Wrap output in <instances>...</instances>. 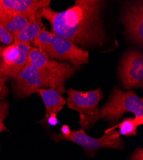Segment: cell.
Listing matches in <instances>:
<instances>
[{"label": "cell", "mask_w": 143, "mask_h": 160, "mask_svg": "<svg viewBox=\"0 0 143 160\" xmlns=\"http://www.w3.org/2000/svg\"><path fill=\"white\" fill-rule=\"evenodd\" d=\"M104 5L105 2L100 0H76L73 6L62 12L49 6L43 8L40 16L50 23L51 32L76 46H101L106 38L101 18Z\"/></svg>", "instance_id": "6da1fadb"}, {"label": "cell", "mask_w": 143, "mask_h": 160, "mask_svg": "<svg viewBox=\"0 0 143 160\" xmlns=\"http://www.w3.org/2000/svg\"><path fill=\"white\" fill-rule=\"evenodd\" d=\"M131 112L135 115L134 121L139 126L143 124V99L138 97L131 90L125 92L114 88L109 101L100 111V118L111 123L118 122L124 113Z\"/></svg>", "instance_id": "7a4b0ae2"}, {"label": "cell", "mask_w": 143, "mask_h": 160, "mask_svg": "<svg viewBox=\"0 0 143 160\" xmlns=\"http://www.w3.org/2000/svg\"><path fill=\"white\" fill-rule=\"evenodd\" d=\"M68 107L80 114L79 123L83 129H89L100 118L98 103L104 97L100 88L91 91L68 90Z\"/></svg>", "instance_id": "3957f363"}, {"label": "cell", "mask_w": 143, "mask_h": 160, "mask_svg": "<svg viewBox=\"0 0 143 160\" xmlns=\"http://www.w3.org/2000/svg\"><path fill=\"white\" fill-rule=\"evenodd\" d=\"M25 65H30L33 68L41 69L53 81L57 87V92L63 94L66 92L65 82L70 78L76 71L68 62H59L51 58L46 52L32 46Z\"/></svg>", "instance_id": "277c9868"}, {"label": "cell", "mask_w": 143, "mask_h": 160, "mask_svg": "<svg viewBox=\"0 0 143 160\" xmlns=\"http://www.w3.org/2000/svg\"><path fill=\"white\" fill-rule=\"evenodd\" d=\"M51 138L55 142L61 140H69L80 145L84 151L90 156L101 148H111L122 150L124 149V142L120 137L119 131L113 130L110 132L104 133L100 138H95L87 135L84 129L71 131L68 135H63L55 133Z\"/></svg>", "instance_id": "5b68a950"}, {"label": "cell", "mask_w": 143, "mask_h": 160, "mask_svg": "<svg viewBox=\"0 0 143 160\" xmlns=\"http://www.w3.org/2000/svg\"><path fill=\"white\" fill-rule=\"evenodd\" d=\"M13 88L19 98L35 94L37 89L44 87L57 90V85L42 70L30 65H25L20 72L12 79Z\"/></svg>", "instance_id": "8992f818"}, {"label": "cell", "mask_w": 143, "mask_h": 160, "mask_svg": "<svg viewBox=\"0 0 143 160\" xmlns=\"http://www.w3.org/2000/svg\"><path fill=\"white\" fill-rule=\"evenodd\" d=\"M44 52L54 60L69 61L75 68L87 63L89 60L87 51L79 48L69 40L52 32L49 44Z\"/></svg>", "instance_id": "52a82bcc"}, {"label": "cell", "mask_w": 143, "mask_h": 160, "mask_svg": "<svg viewBox=\"0 0 143 160\" xmlns=\"http://www.w3.org/2000/svg\"><path fill=\"white\" fill-rule=\"evenodd\" d=\"M32 46L30 44L12 43L3 47L1 53L0 78L14 79L23 69Z\"/></svg>", "instance_id": "ba28073f"}, {"label": "cell", "mask_w": 143, "mask_h": 160, "mask_svg": "<svg viewBox=\"0 0 143 160\" xmlns=\"http://www.w3.org/2000/svg\"><path fill=\"white\" fill-rule=\"evenodd\" d=\"M119 76L123 85L129 90L143 87V55L130 49L123 55L119 68Z\"/></svg>", "instance_id": "9c48e42d"}, {"label": "cell", "mask_w": 143, "mask_h": 160, "mask_svg": "<svg viewBox=\"0 0 143 160\" xmlns=\"http://www.w3.org/2000/svg\"><path fill=\"white\" fill-rule=\"evenodd\" d=\"M122 22L125 33L128 39L142 47L143 44V2L135 1L128 3L125 7Z\"/></svg>", "instance_id": "30bf717a"}, {"label": "cell", "mask_w": 143, "mask_h": 160, "mask_svg": "<svg viewBox=\"0 0 143 160\" xmlns=\"http://www.w3.org/2000/svg\"><path fill=\"white\" fill-rule=\"evenodd\" d=\"M50 2L49 0H0V9L17 13L32 21Z\"/></svg>", "instance_id": "8fae6325"}, {"label": "cell", "mask_w": 143, "mask_h": 160, "mask_svg": "<svg viewBox=\"0 0 143 160\" xmlns=\"http://www.w3.org/2000/svg\"><path fill=\"white\" fill-rule=\"evenodd\" d=\"M35 94H38L42 98L46 107L45 117L38 122L46 125L48 117L51 113H58L63 109L66 100L54 88H39L36 90Z\"/></svg>", "instance_id": "7c38bea8"}, {"label": "cell", "mask_w": 143, "mask_h": 160, "mask_svg": "<svg viewBox=\"0 0 143 160\" xmlns=\"http://www.w3.org/2000/svg\"><path fill=\"white\" fill-rule=\"evenodd\" d=\"M30 21L28 18L24 16L11 11L0 9V22L12 34L22 30Z\"/></svg>", "instance_id": "4fadbf2b"}, {"label": "cell", "mask_w": 143, "mask_h": 160, "mask_svg": "<svg viewBox=\"0 0 143 160\" xmlns=\"http://www.w3.org/2000/svg\"><path fill=\"white\" fill-rule=\"evenodd\" d=\"M42 18L40 16V11L36 18L30 21L28 25L20 32L13 34L14 42L19 44H30L44 29Z\"/></svg>", "instance_id": "5bb4252c"}, {"label": "cell", "mask_w": 143, "mask_h": 160, "mask_svg": "<svg viewBox=\"0 0 143 160\" xmlns=\"http://www.w3.org/2000/svg\"><path fill=\"white\" fill-rule=\"evenodd\" d=\"M138 126L135 124L134 121V118L132 117H127L121 121L120 124L114 125L111 128H107L105 133L110 132L113 130H115L116 128L120 129V135L123 136H135L137 134V129Z\"/></svg>", "instance_id": "9a60e30c"}, {"label": "cell", "mask_w": 143, "mask_h": 160, "mask_svg": "<svg viewBox=\"0 0 143 160\" xmlns=\"http://www.w3.org/2000/svg\"><path fill=\"white\" fill-rule=\"evenodd\" d=\"M51 36V32L46 30L45 28H44L30 42V45H33L34 48L44 52L49 44Z\"/></svg>", "instance_id": "2e32d148"}, {"label": "cell", "mask_w": 143, "mask_h": 160, "mask_svg": "<svg viewBox=\"0 0 143 160\" xmlns=\"http://www.w3.org/2000/svg\"><path fill=\"white\" fill-rule=\"evenodd\" d=\"M10 105L7 100L0 101V133L2 131H8L4 124V121L9 112Z\"/></svg>", "instance_id": "e0dca14e"}, {"label": "cell", "mask_w": 143, "mask_h": 160, "mask_svg": "<svg viewBox=\"0 0 143 160\" xmlns=\"http://www.w3.org/2000/svg\"><path fill=\"white\" fill-rule=\"evenodd\" d=\"M0 43L10 45L14 43V36L0 22Z\"/></svg>", "instance_id": "ac0fdd59"}, {"label": "cell", "mask_w": 143, "mask_h": 160, "mask_svg": "<svg viewBox=\"0 0 143 160\" xmlns=\"http://www.w3.org/2000/svg\"><path fill=\"white\" fill-rule=\"evenodd\" d=\"M6 81L7 79L0 78V101H3L8 94V88L5 84Z\"/></svg>", "instance_id": "d6986e66"}, {"label": "cell", "mask_w": 143, "mask_h": 160, "mask_svg": "<svg viewBox=\"0 0 143 160\" xmlns=\"http://www.w3.org/2000/svg\"><path fill=\"white\" fill-rule=\"evenodd\" d=\"M128 160H143V149L140 148L136 149Z\"/></svg>", "instance_id": "ffe728a7"}, {"label": "cell", "mask_w": 143, "mask_h": 160, "mask_svg": "<svg viewBox=\"0 0 143 160\" xmlns=\"http://www.w3.org/2000/svg\"><path fill=\"white\" fill-rule=\"evenodd\" d=\"M57 124H59V120L57 118V115L55 113H51L47 119L46 124H48V126H55Z\"/></svg>", "instance_id": "44dd1931"}, {"label": "cell", "mask_w": 143, "mask_h": 160, "mask_svg": "<svg viewBox=\"0 0 143 160\" xmlns=\"http://www.w3.org/2000/svg\"><path fill=\"white\" fill-rule=\"evenodd\" d=\"M60 130H61V132H62L61 134L63 135H68L70 134V132L71 131L70 128H69V126L67 124L63 125L62 126Z\"/></svg>", "instance_id": "7402d4cb"}, {"label": "cell", "mask_w": 143, "mask_h": 160, "mask_svg": "<svg viewBox=\"0 0 143 160\" xmlns=\"http://www.w3.org/2000/svg\"><path fill=\"white\" fill-rule=\"evenodd\" d=\"M3 48V47L0 46V62H1V58H2V57H1V53H2V51Z\"/></svg>", "instance_id": "603a6c76"}]
</instances>
